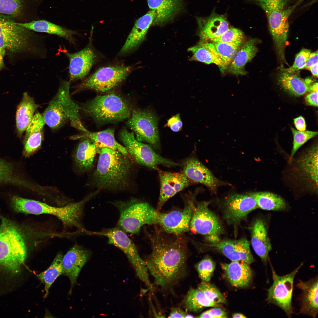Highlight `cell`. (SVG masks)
Instances as JSON below:
<instances>
[{
  "label": "cell",
  "mask_w": 318,
  "mask_h": 318,
  "mask_svg": "<svg viewBox=\"0 0 318 318\" xmlns=\"http://www.w3.org/2000/svg\"><path fill=\"white\" fill-rule=\"evenodd\" d=\"M180 235L172 237L157 233L150 236L152 250L144 260L155 285L163 292L172 291L188 275V250Z\"/></svg>",
  "instance_id": "obj_1"
},
{
  "label": "cell",
  "mask_w": 318,
  "mask_h": 318,
  "mask_svg": "<svg viewBox=\"0 0 318 318\" xmlns=\"http://www.w3.org/2000/svg\"><path fill=\"white\" fill-rule=\"evenodd\" d=\"M4 218L0 225V267L13 274L19 273L27 257L29 248L38 247L46 242L47 234L37 222L25 231Z\"/></svg>",
  "instance_id": "obj_2"
},
{
  "label": "cell",
  "mask_w": 318,
  "mask_h": 318,
  "mask_svg": "<svg viewBox=\"0 0 318 318\" xmlns=\"http://www.w3.org/2000/svg\"><path fill=\"white\" fill-rule=\"evenodd\" d=\"M97 167L92 176L94 186L99 190H127L131 183L132 164L127 155L106 148H98Z\"/></svg>",
  "instance_id": "obj_3"
},
{
  "label": "cell",
  "mask_w": 318,
  "mask_h": 318,
  "mask_svg": "<svg viewBox=\"0 0 318 318\" xmlns=\"http://www.w3.org/2000/svg\"><path fill=\"white\" fill-rule=\"evenodd\" d=\"M96 195L92 193L82 200L71 202L62 206H57L38 200L14 196L11 200L12 206L17 212L27 214L49 215L56 217L61 222L63 228H75L86 233L82 220L86 203Z\"/></svg>",
  "instance_id": "obj_4"
},
{
  "label": "cell",
  "mask_w": 318,
  "mask_h": 318,
  "mask_svg": "<svg viewBox=\"0 0 318 318\" xmlns=\"http://www.w3.org/2000/svg\"><path fill=\"white\" fill-rule=\"evenodd\" d=\"M70 82L69 81H62L56 94L42 115L45 124L52 129H58L69 121L73 127L86 132L88 131L81 121L80 107L70 95Z\"/></svg>",
  "instance_id": "obj_5"
},
{
  "label": "cell",
  "mask_w": 318,
  "mask_h": 318,
  "mask_svg": "<svg viewBox=\"0 0 318 318\" xmlns=\"http://www.w3.org/2000/svg\"><path fill=\"white\" fill-rule=\"evenodd\" d=\"M80 110L101 123L129 118L132 111L127 102L114 93L96 96L83 104Z\"/></svg>",
  "instance_id": "obj_6"
},
{
  "label": "cell",
  "mask_w": 318,
  "mask_h": 318,
  "mask_svg": "<svg viewBox=\"0 0 318 318\" xmlns=\"http://www.w3.org/2000/svg\"><path fill=\"white\" fill-rule=\"evenodd\" d=\"M112 203L119 212L118 227L125 232L137 234L144 225L154 224L158 210L148 203L132 198Z\"/></svg>",
  "instance_id": "obj_7"
},
{
  "label": "cell",
  "mask_w": 318,
  "mask_h": 318,
  "mask_svg": "<svg viewBox=\"0 0 318 318\" xmlns=\"http://www.w3.org/2000/svg\"><path fill=\"white\" fill-rule=\"evenodd\" d=\"M89 234L105 236L108 243L117 247L124 253L134 269L137 276L148 286L153 288L144 260L140 256L135 246L123 230L118 227L99 232L90 231Z\"/></svg>",
  "instance_id": "obj_8"
},
{
  "label": "cell",
  "mask_w": 318,
  "mask_h": 318,
  "mask_svg": "<svg viewBox=\"0 0 318 318\" xmlns=\"http://www.w3.org/2000/svg\"><path fill=\"white\" fill-rule=\"evenodd\" d=\"M119 137L128 154L139 164L155 170L160 165L169 167L180 165L157 154L149 145L138 141L133 132L124 129L120 132Z\"/></svg>",
  "instance_id": "obj_9"
},
{
  "label": "cell",
  "mask_w": 318,
  "mask_h": 318,
  "mask_svg": "<svg viewBox=\"0 0 318 318\" xmlns=\"http://www.w3.org/2000/svg\"><path fill=\"white\" fill-rule=\"evenodd\" d=\"M208 203H197L194 208L189 225V229L194 233L206 236L209 243L219 241L220 236L224 229L219 218L208 207Z\"/></svg>",
  "instance_id": "obj_10"
},
{
  "label": "cell",
  "mask_w": 318,
  "mask_h": 318,
  "mask_svg": "<svg viewBox=\"0 0 318 318\" xmlns=\"http://www.w3.org/2000/svg\"><path fill=\"white\" fill-rule=\"evenodd\" d=\"M303 264L301 263L292 271L282 276L278 275L271 266L273 283L267 290L266 301L279 307L289 317L293 312L292 298L294 279Z\"/></svg>",
  "instance_id": "obj_11"
},
{
  "label": "cell",
  "mask_w": 318,
  "mask_h": 318,
  "mask_svg": "<svg viewBox=\"0 0 318 318\" xmlns=\"http://www.w3.org/2000/svg\"><path fill=\"white\" fill-rule=\"evenodd\" d=\"M132 69L129 66L101 67L78 85L77 90L88 89L102 92L109 91L122 82Z\"/></svg>",
  "instance_id": "obj_12"
},
{
  "label": "cell",
  "mask_w": 318,
  "mask_h": 318,
  "mask_svg": "<svg viewBox=\"0 0 318 318\" xmlns=\"http://www.w3.org/2000/svg\"><path fill=\"white\" fill-rule=\"evenodd\" d=\"M30 31L12 19L0 15V48L15 53L31 49L32 36Z\"/></svg>",
  "instance_id": "obj_13"
},
{
  "label": "cell",
  "mask_w": 318,
  "mask_h": 318,
  "mask_svg": "<svg viewBox=\"0 0 318 318\" xmlns=\"http://www.w3.org/2000/svg\"><path fill=\"white\" fill-rule=\"evenodd\" d=\"M158 122L157 117L151 111L135 109L132 110L127 124L138 141L158 147L160 145Z\"/></svg>",
  "instance_id": "obj_14"
},
{
  "label": "cell",
  "mask_w": 318,
  "mask_h": 318,
  "mask_svg": "<svg viewBox=\"0 0 318 318\" xmlns=\"http://www.w3.org/2000/svg\"><path fill=\"white\" fill-rule=\"evenodd\" d=\"M221 208L223 217L233 227L235 232L241 223L245 220L249 214L258 208L255 199L250 195L235 194L222 202Z\"/></svg>",
  "instance_id": "obj_15"
},
{
  "label": "cell",
  "mask_w": 318,
  "mask_h": 318,
  "mask_svg": "<svg viewBox=\"0 0 318 318\" xmlns=\"http://www.w3.org/2000/svg\"><path fill=\"white\" fill-rule=\"evenodd\" d=\"M298 5L297 3L286 9H276L265 11L270 31L278 56L282 62H286L284 50L289 29L288 18Z\"/></svg>",
  "instance_id": "obj_16"
},
{
  "label": "cell",
  "mask_w": 318,
  "mask_h": 318,
  "mask_svg": "<svg viewBox=\"0 0 318 318\" xmlns=\"http://www.w3.org/2000/svg\"><path fill=\"white\" fill-rule=\"evenodd\" d=\"M194 207L193 202L189 200L182 210L165 213L158 211L154 224L159 225L168 233L181 235L189 229Z\"/></svg>",
  "instance_id": "obj_17"
},
{
  "label": "cell",
  "mask_w": 318,
  "mask_h": 318,
  "mask_svg": "<svg viewBox=\"0 0 318 318\" xmlns=\"http://www.w3.org/2000/svg\"><path fill=\"white\" fill-rule=\"evenodd\" d=\"M203 245L221 253L231 261H243L248 264L254 261L249 243L245 238L235 240H223Z\"/></svg>",
  "instance_id": "obj_18"
},
{
  "label": "cell",
  "mask_w": 318,
  "mask_h": 318,
  "mask_svg": "<svg viewBox=\"0 0 318 318\" xmlns=\"http://www.w3.org/2000/svg\"><path fill=\"white\" fill-rule=\"evenodd\" d=\"M64 54L69 61V81L70 82L85 77L97 59L96 54L90 45L76 52H65Z\"/></svg>",
  "instance_id": "obj_19"
},
{
  "label": "cell",
  "mask_w": 318,
  "mask_h": 318,
  "mask_svg": "<svg viewBox=\"0 0 318 318\" xmlns=\"http://www.w3.org/2000/svg\"><path fill=\"white\" fill-rule=\"evenodd\" d=\"M90 255L88 250L75 244L63 256V274L67 276L70 281L71 287L69 292L70 294L77 282L82 268L89 259Z\"/></svg>",
  "instance_id": "obj_20"
},
{
  "label": "cell",
  "mask_w": 318,
  "mask_h": 318,
  "mask_svg": "<svg viewBox=\"0 0 318 318\" xmlns=\"http://www.w3.org/2000/svg\"><path fill=\"white\" fill-rule=\"evenodd\" d=\"M160 188L157 210L160 209L170 198L188 186L190 180L183 173L160 170Z\"/></svg>",
  "instance_id": "obj_21"
},
{
  "label": "cell",
  "mask_w": 318,
  "mask_h": 318,
  "mask_svg": "<svg viewBox=\"0 0 318 318\" xmlns=\"http://www.w3.org/2000/svg\"><path fill=\"white\" fill-rule=\"evenodd\" d=\"M147 0L150 10L156 14L153 26H162L172 21L184 8V0Z\"/></svg>",
  "instance_id": "obj_22"
},
{
  "label": "cell",
  "mask_w": 318,
  "mask_h": 318,
  "mask_svg": "<svg viewBox=\"0 0 318 318\" xmlns=\"http://www.w3.org/2000/svg\"><path fill=\"white\" fill-rule=\"evenodd\" d=\"M156 17L154 10H150L135 21L125 44L121 49L120 54H124L136 48L145 40L150 26Z\"/></svg>",
  "instance_id": "obj_23"
},
{
  "label": "cell",
  "mask_w": 318,
  "mask_h": 318,
  "mask_svg": "<svg viewBox=\"0 0 318 318\" xmlns=\"http://www.w3.org/2000/svg\"><path fill=\"white\" fill-rule=\"evenodd\" d=\"M196 19L201 41L206 42L217 38L229 28L226 16L215 11L208 17H197Z\"/></svg>",
  "instance_id": "obj_24"
},
{
  "label": "cell",
  "mask_w": 318,
  "mask_h": 318,
  "mask_svg": "<svg viewBox=\"0 0 318 318\" xmlns=\"http://www.w3.org/2000/svg\"><path fill=\"white\" fill-rule=\"evenodd\" d=\"M297 286L302 291L299 313L316 317L318 310L317 276L306 281L299 280Z\"/></svg>",
  "instance_id": "obj_25"
},
{
  "label": "cell",
  "mask_w": 318,
  "mask_h": 318,
  "mask_svg": "<svg viewBox=\"0 0 318 318\" xmlns=\"http://www.w3.org/2000/svg\"><path fill=\"white\" fill-rule=\"evenodd\" d=\"M249 229L252 247L264 264H266L271 246L266 223L262 219L257 218L250 226Z\"/></svg>",
  "instance_id": "obj_26"
},
{
  "label": "cell",
  "mask_w": 318,
  "mask_h": 318,
  "mask_svg": "<svg viewBox=\"0 0 318 318\" xmlns=\"http://www.w3.org/2000/svg\"><path fill=\"white\" fill-rule=\"evenodd\" d=\"M249 264L243 261H232L230 263H221V267L229 282L233 286L244 288L251 283L252 271Z\"/></svg>",
  "instance_id": "obj_27"
},
{
  "label": "cell",
  "mask_w": 318,
  "mask_h": 318,
  "mask_svg": "<svg viewBox=\"0 0 318 318\" xmlns=\"http://www.w3.org/2000/svg\"><path fill=\"white\" fill-rule=\"evenodd\" d=\"M45 124L42 115L37 112L26 130L23 150V154L25 157L32 155L41 147L43 138Z\"/></svg>",
  "instance_id": "obj_28"
},
{
  "label": "cell",
  "mask_w": 318,
  "mask_h": 318,
  "mask_svg": "<svg viewBox=\"0 0 318 318\" xmlns=\"http://www.w3.org/2000/svg\"><path fill=\"white\" fill-rule=\"evenodd\" d=\"M183 173L189 180L203 184L211 188H215L218 184L210 171L195 158L186 160Z\"/></svg>",
  "instance_id": "obj_29"
},
{
  "label": "cell",
  "mask_w": 318,
  "mask_h": 318,
  "mask_svg": "<svg viewBox=\"0 0 318 318\" xmlns=\"http://www.w3.org/2000/svg\"><path fill=\"white\" fill-rule=\"evenodd\" d=\"M296 170L302 176L318 186V146L313 145L303 153L297 162Z\"/></svg>",
  "instance_id": "obj_30"
},
{
  "label": "cell",
  "mask_w": 318,
  "mask_h": 318,
  "mask_svg": "<svg viewBox=\"0 0 318 318\" xmlns=\"http://www.w3.org/2000/svg\"><path fill=\"white\" fill-rule=\"evenodd\" d=\"M77 147L73 155L76 167L81 173L87 172L92 168L98 148L87 138H83Z\"/></svg>",
  "instance_id": "obj_31"
},
{
  "label": "cell",
  "mask_w": 318,
  "mask_h": 318,
  "mask_svg": "<svg viewBox=\"0 0 318 318\" xmlns=\"http://www.w3.org/2000/svg\"><path fill=\"white\" fill-rule=\"evenodd\" d=\"M85 138L91 140L98 148H106L119 151L125 155L128 154L125 148L115 140L113 129H108L98 132L88 131L82 135H74L71 138L73 140Z\"/></svg>",
  "instance_id": "obj_32"
},
{
  "label": "cell",
  "mask_w": 318,
  "mask_h": 318,
  "mask_svg": "<svg viewBox=\"0 0 318 318\" xmlns=\"http://www.w3.org/2000/svg\"><path fill=\"white\" fill-rule=\"evenodd\" d=\"M257 40L250 39L244 42L228 68V72L236 75H245L247 72L246 64L255 56L258 52L256 45Z\"/></svg>",
  "instance_id": "obj_33"
},
{
  "label": "cell",
  "mask_w": 318,
  "mask_h": 318,
  "mask_svg": "<svg viewBox=\"0 0 318 318\" xmlns=\"http://www.w3.org/2000/svg\"><path fill=\"white\" fill-rule=\"evenodd\" d=\"M16 23L29 30L58 36L73 44L75 43L74 36L77 34L75 31L68 29L44 20L32 21L28 23Z\"/></svg>",
  "instance_id": "obj_34"
},
{
  "label": "cell",
  "mask_w": 318,
  "mask_h": 318,
  "mask_svg": "<svg viewBox=\"0 0 318 318\" xmlns=\"http://www.w3.org/2000/svg\"><path fill=\"white\" fill-rule=\"evenodd\" d=\"M39 107L33 98L27 92L24 93L22 100L18 106L16 115V127L20 136L32 121L34 113Z\"/></svg>",
  "instance_id": "obj_35"
},
{
  "label": "cell",
  "mask_w": 318,
  "mask_h": 318,
  "mask_svg": "<svg viewBox=\"0 0 318 318\" xmlns=\"http://www.w3.org/2000/svg\"><path fill=\"white\" fill-rule=\"evenodd\" d=\"M311 80H304L292 73L283 71L278 77V82L286 91L295 96L312 91Z\"/></svg>",
  "instance_id": "obj_36"
},
{
  "label": "cell",
  "mask_w": 318,
  "mask_h": 318,
  "mask_svg": "<svg viewBox=\"0 0 318 318\" xmlns=\"http://www.w3.org/2000/svg\"><path fill=\"white\" fill-rule=\"evenodd\" d=\"M188 50L192 54L191 60L208 64H215L223 72V63L213 43L200 41L197 45L189 48Z\"/></svg>",
  "instance_id": "obj_37"
},
{
  "label": "cell",
  "mask_w": 318,
  "mask_h": 318,
  "mask_svg": "<svg viewBox=\"0 0 318 318\" xmlns=\"http://www.w3.org/2000/svg\"><path fill=\"white\" fill-rule=\"evenodd\" d=\"M181 307L187 312H197L204 308L217 307L219 304L209 300L198 289L191 287L180 303Z\"/></svg>",
  "instance_id": "obj_38"
},
{
  "label": "cell",
  "mask_w": 318,
  "mask_h": 318,
  "mask_svg": "<svg viewBox=\"0 0 318 318\" xmlns=\"http://www.w3.org/2000/svg\"><path fill=\"white\" fill-rule=\"evenodd\" d=\"M63 256L61 253H58L49 266L37 275L41 282L44 285V298L47 296L49 289L56 279L63 274L62 264Z\"/></svg>",
  "instance_id": "obj_39"
},
{
  "label": "cell",
  "mask_w": 318,
  "mask_h": 318,
  "mask_svg": "<svg viewBox=\"0 0 318 318\" xmlns=\"http://www.w3.org/2000/svg\"><path fill=\"white\" fill-rule=\"evenodd\" d=\"M249 194L255 200L258 207L268 211H281L286 208L284 200L279 196L268 192L251 193Z\"/></svg>",
  "instance_id": "obj_40"
},
{
  "label": "cell",
  "mask_w": 318,
  "mask_h": 318,
  "mask_svg": "<svg viewBox=\"0 0 318 318\" xmlns=\"http://www.w3.org/2000/svg\"><path fill=\"white\" fill-rule=\"evenodd\" d=\"M244 43V40L232 43L213 42L223 63V72L228 68Z\"/></svg>",
  "instance_id": "obj_41"
},
{
  "label": "cell",
  "mask_w": 318,
  "mask_h": 318,
  "mask_svg": "<svg viewBox=\"0 0 318 318\" xmlns=\"http://www.w3.org/2000/svg\"><path fill=\"white\" fill-rule=\"evenodd\" d=\"M11 184L31 188L32 186L17 175L13 166L0 159V184Z\"/></svg>",
  "instance_id": "obj_42"
},
{
  "label": "cell",
  "mask_w": 318,
  "mask_h": 318,
  "mask_svg": "<svg viewBox=\"0 0 318 318\" xmlns=\"http://www.w3.org/2000/svg\"><path fill=\"white\" fill-rule=\"evenodd\" d=\"M23 8V0H0V15L11 19L21 15Z\"/></svg>",
  "instance_id": "obj_43"
},
{
  "label": "cell",
  "mask_w": 318,
  "mask_h": 318,
  "mask_svg": "<svg viewBox=\"0 0 318 318\" xmlns=\"http://www.w3.org/2000/svg\"><path fill=\"white\" fill-rule=\"evenodd\" d=\"M293 136V142L289 161L291 163L297 150L307 141L318 134L317 132L311 131H301L291 127Z\"/></svg>",
  "instance_id": "obj_44"
},
{
  "label": "cell",
  "mask_w": 318,
  "mask_h": 318,
  "mask_svg": "<svg viewBox=\"0 0 318 318\" xmlns=\"http://www.w3.org/2000/svg\"><path fill=\"white\" fill-rule=\"evenodd\" d=\"M202 292L207 298L216 304L226 303V299L219 289L214 285L203 281L198 285L197 288Z\"/></svg>",
  "instance_id": "obj_45"
},
{
  "label": "cell",
  "mask_w": 318,
  "mask_h": 318,
  "mask_svg": "<svg viewBox=\"0 0 318 318\" xmlns=\"http://www.w3.org/2000/svg\"><path fill=\"white\" fill-rule=\"evenodd\" d=\"M216 266L213 261L206 257L196 264L195 267L199 277L203 281L209 282L212 276Z\"/></svg>",
  "instance_id": "obj_46"
},
{
  "label": "cell",
  "mask_w": 318,
  "mask_h": 318,
  "mask_svg": "<svg viewBox=\"0 0 318 318\" xmlns=\"http://www.w3.org/2000/svg\"><path fill=\"white\" fill-rule=\"evenodd\" d=\"M243 32L236 28H229L219 37L210 40L212 42H220L232 43L244 40Z\"/></svg>",
  "instance_id": "obj_47"
},
{
  "label": "cell",
  "mask_w": 318,
  "mask_h": 318,
  "mask_svg": "<svg viewBox=\"0 0 318 318\" xmlns=\"http://www.w3.org/2000/svg\"><path fill=\"white\" fill-rule=\"evenodd\" d=\"M311 53L310 50L303 49L296 55L292 65L287 68L282 69V71L289 73L293 72L304 69L308 59Z\"/></svg>",
  "instance_id": "obj_48"
},
{
  "label": "cell",
  "mask_w": 318,
  "mask_h": 318,
  "mask_svg": "<svg viewBox=\"0 0 318 318\" xmlns=\"http://www.w3.org/2000/svg\"><path fill=\"white\" fill-rule=\"evenodd\" d=\"M257 2L265 11L276 9L283 8L288 0H253Z\"/></svg>",
  "instance_id": "obj_49"
},
{
  "label": "cell",
  "mask_w": 318,
  "mask_h": 318,
  "mask_svg": "<svg viewBox=\"0 0 318 318\" xmlns=\"http://www.w3.org/2000/svg\"><path fill=\"white\" fill-rule=\"evenodd\" d=\"M166 125L173 132H178L181 130L182 127L183 123L180 118V114H176L170 118L168 120Z\"/></svg>",
  "instance_id": "obj_50"
},
{
  "label": "cell",
  "mask_w": 318,
  "mask_h": 318,
  "mask_svg": "<svg viewBox=\"0 0 318 318\" xmlns=\"http://www.w3.org/2000/svg\"><path fill=\"white\" fill-rule=\"evenodd\" d=\"M193 315L188 313L181 307H173L170 309L169 318H193Z\"/></svg>",
  "instance_id": "obj_51"
},
{
  "label": "cell",
  "mask_w": 318,
  "mask_h": 318,
  "mask_svg": "<svg viewBox=\"0 0 318 318\" xmlns=\"http://www.w3.org/2000/svg\"><path fill=\"white\" fill-rule=\"evenodd\" d=\"M212 318H223L227 317V313L223 309L215 307L208 310Z\"/></svg>",
  "instance_id": "obj_52"
},
{
  "label": "cell",
  "mask_w": 318,
  "mask_h": 318,
  "mask_svg": "<svg viewBox=\"0 0 318 318\" xmlns=\"http://www.w3.org/2000/svg\"><path fill=\"white\" fill-rule=\"evenodd\" d=\"M305 99L309 105L317 107L318 91H313L306 96Z\"/></svg>",
  "instance_id": "obj_53"
},
{
  "label": "cell",
  "mask_w": 318,
  "mask_h": 318,
  "mask_svg": "<svg viewBox=\"0 0 318 318\" xmlns=\"http://www.w3.org/2000/svg\"><path fill=\"white\" fill-rule=\"evenodd\" d=\"M318 63V51L311 53L306 64L304 69L309 67Z\"/></svg>",
  "instance_id": "obj_54"
},
{
  "label": "cell",
  "mask_w": 318,
  "mask_h": 318,
  "mask_svg": "<svg viewBox=\"0 0 318 318\" xmlns=\"http://www.w3.org/2000/svg\"><path fill=\"white\" fill-rule=\"evenodd\" d=\"M295 127L299 131H303L306 130V124L304 118L300 116L294 119Z\"/></svg>",
  "instance_id": "obj_55"
},
{
  "label": "cell",
  "mask_w": 318,
  "mask_h": 318,
  "mask_svg": "<svg viewBox=\"0 0 318 318\" xmlns=\"http://www.w3.org/2000/svg\"><path fill=\"white\" fill-rule=\"evenodd\" d=\"M315 77H318V63L309 67L308 69Z\"/></svg>",
  "instance_id": "obj_56"
},
{
  "label": "cell",
  "mask_w": 318,
  "mask_h": 318,
  "mask_svg": "<svg viewBox=\"0 0 318 318\" xmlns=\"http://www.w3.org/2000/svg\"><path fill=\"white\" fill-rule=\"evenodd\" d=\"M6 50L0 48V70L4 66V57L5 53Z\"/></svg>",
  "instance_id": "obj_57"
},
{
  "label": "cell",
  "mask_w": 318,
  "mask_h": 318,
  "mask_svg": "<svg viewBox=\"0 0 318 318\" xmlns=\"http://www.w3.org/2000/svg\"><path fill=\"white\" fill-rule=\"evenodd\" d=\"M197 318H211L208 310L205 311L197 317Z\"/></svg>",
  "instance_id": "obj_58"
},
{
  "label": "cell",
  "mask_w": 318,
  "mask_h": 318,
  "mask_svg": "<svg viewBox=\"0 0 318 318\" xmlns=\"http://www.w3.org/2000/svg\"><path fill=\"white\" fill-rule=\"evenodd\" d=\"M232 317L233 318H245L246 317L244 315L240 313H235L232 315Z\"/></svg>",
  "instance_id": "obj_59"
},
{
  "label": "cell",
  "mask_w": 318,
  "mask_h": 318,
  "mask_svg": "<svg viewBox=\"0 0 318 318\" xmlns=\"http://www.w3.org/2000/svg\"><path fill=\"white\" fill-rule=\"evenodd\" d=\"M318 83L315 82L312 85V91H318Z\"/></svg>",
  "instance_id": "obj_60"
}]
</instances>
